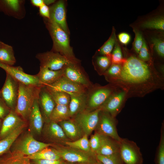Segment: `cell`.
<instances>
[{"mask_svg":"<svg viewBox=\"0 0 164 164\" xmlns=\"http://www.w3.org/2000/svg\"><path fill=\"white\" fill-rule=\"evenodd\" d=\"M118 38L121 43L125 45L129 43L131 39L130 35L126 32H121L118 35Z\"/></svg>","mask_w":164,"mask_h":164,"instance_id":"cell-47","label":"cell"},{"mask_svg":"<svg viewBox=\"0 0 164 164\" xmlns=\"http://www.w3.org/2000/svg\"><path fill=\"white\" fill-rule=\"evenodd\" d=\"M63 164H76V163L65 161Z\"/></svg>","mask_w":164,"mask_h":164,"instance_id":"cell-51","label":"cell"},{"mask_svg":"<svg viewBox=\"0 0 164 164\" xmlns=\"http://www.w3.org/2000/svg\"><path fill=\"white\" fill-rule=\"evenodd\" d=\"M42 135L51 144L66 145V142L70 141L59 124L52 121L44 123Z\"/></svg>","mask_w":164,"mask_h":164,"instance_id":"cell-13","label":"cell"},{"mask_svg":"<svg viewBox=\"0 0 164 164\" xmlns=\"http://www.w3.org/2000/svg\"><path fill=\"white\" fill-rule=\"evenodd\" d=\"M143 39L141 33L139 32L135 31V38L134 44V48L136 53H138L143 42Z\"/></svg>","mask_w":164,"mask_h":164,"instance_id":"cell-43","label":"cell"},{"mask_svg":"<svg viewBox=\"0 0 164 164\" xmlns=\"http://www.w3.org/2000/svg\"><path fill=\"white\" fill-rule=\"evenodd\" d=\"M38 98L34 101L28 120L29 132L35 138L41 136L45 123L39 108Z\"/></svg>","mask_w":164,"mask_h":164,"instance_id":"cell-18","label":"cell"},{"mask_svg":"<svg viewBox=\"0 0 164 164\" xmlns=\"http://www.w3.org/2000/svg\"><path fill=\"white\" fill-rule=\"evenodd\" d=\"M6 73L0 95L11 110L15 111L18 99L19 83L9 74Z\"/></svg>","mask_w":164,"mask_h":164,"instance_id":"cell-10","label":"cell"},{"mask_svg":"<svg viewBox=\"0 0 164 164\" xmlns=\"http://www.w3.org/2000/svg\"><path fill=\"white\" fill-rule=\"evenodd\" d=\"M101 110L100 108L92 111L85 110L71 118L80 126L84 135L88 136L96 128Z\"/></svg>","mask_w":164,"mask_h":164,"instance_id":"cell-8","label":"cell"},{"mask_svg":"<svg viewBox=\"0 0 164 164\" xmlns=\"http://www.w3.org/2000/svg\"><path fill=\"white\" fill-rule=\"evenodd\" d=\"M125 60L123 58L120 46L118 44L115 43L114 48L111 55V64H121L123 63Z\"/></svg>","mask_w":164,"mask_h":164,"instance_id":"cell-39","label":"cell"},{"mask_svg":"<svg viewBox=\"0 0 164 164\" xmlns=\"http://www.w3.org/2000/svg\"><path fill=\"white\" fill-rule=\"evenodd\" d=\"M26 125L27 121L15 111L11 110L9 114L3 119L0 131V140L18 129L26 127Z\"/></svg>","mask_w":164,"mask_h":164,"instance_id":"cell-16","label":"cell"},{"mask_svg":"<svg viewBox=\"0 0 164 164\" xmlns=\"http://www.w3.org/2000/svg\"><path fill=\"white\" fill-rule=\"evenodd\" d=\"M52 147L58 151L62 159L74 163L94 164L97 160L96 154L86 152L66 145L53 144Z\"/></svg>","mask_w":164,"mask_h":164,"instance_id":"cell-6","label":"cell"},{"mask_svg":"<svg viewBox=\"0 0 164 164\" xmlns=\"http://www.w3.org/2000/svg\"><path fill=\"white\" fill-rule=\"evenodd\" d=\"M50 19H53L62 29L69 35V30L66 18L65 2L59 0L50 8Z\"/></svg>","mask_w":164,"mask_h":164,"instance_id":"cell-20","label":"cell"},{"mask_svg":"<svg viewBox=\"0 0 164 164\" xmlns=\"http://www.w3.org/2000/svg\"><path fill=\"white\" fill-rule=\"evenodd\" d=\"M58 123L70 141L76 140L84 135L80 126L72 118Z\"/></svg>","mask_w":164,"mask_h":164,"instance_id":"cell-21","label":"cell"},{"mask_svg":"<svg viewBox=\"0 0 164 164\" xmlns=\"http://www.w3.org/2000/svg\"><path fill=\"white\" fill-rule=\"evenodd\" d=\"M118 88L99 107L101 111L108 113L114 117L121 111L127 99L126 92Z\"/></svg>","mask_w":164,"mask_h":164,"instance_id":"cell-12","label":"cell"},{"mask_svg":"<svg viewBox=\"0 0 164 164\" xmlns=\"http://www.w3.org/2000/svg\"><path fill=\"white\" fill-rule=\"evenodd\" d=\"M6 8L13 15L20 12L23 1L18 0H5L2 1Z\"/></svg>","mask_w":164,"mask_h":164,"instance_id":"cell-37","label":"cell"},{"mask_svg":"<svg viewBox=\"0 0 164 164\" xmlns=\"http://www.w3.org/2000/svg\"><path fill=\"white\" fill-rule=\"evenodd\" d=\"M71 118L68 105L56 104L50 117V121L58 123Z\"/></svg>","mask_w":164,"mask_h":164,"instance_id":"cell-26","label":"cell"},{"mask_svg":"<svg viewBox=\"0 0 164 164\" xmlns=\"http://www.w3.org/2000/svg\"><path fill=\"white\" fill-rule=\"evenodd\" d=\"M0 67L19 83L27 85H43L37 75H32L26 73L21 67L10 66L0 63Z\"/></svg>","mask_w":164,"mask_h":164,"instance_id":"cell-15","label":"cell"},{"mask_svg":"<svg viewBox=\"0 0 164 164\" xmlns=\"http://www.w3.org/2000/svg\"><path fill=\"white\" fill-rule=\"evenodd\" d=\"M117 124L115 117L112 116L107 112L101 110L99 121L95 131L101 135L109 137L120 142L122 138L118 134Z\"/></svg>","mask_w":164,"mask_h":164,"instance_id":"cell-9","label":"cell"},{"mask_svg":"<svg viewBox=\"0 0 164 164\" xmlns=\"http://www.w3.org/2000/svg\"><path fill=\"white\" fill-rule=\"evenodd\" d=\"M39 13L45 18L50 19V10L49 7L45 4L39 7Z\"/></svg>","mask_w":164,"mask_h":164,"instance_id":"cell-46","label":"cell"},{"mask_svg":"<svg viewBox=\"0 0 164 164\" xmlns=\"http://www.w3.org/2000/svg\"><path fill=\"white\" fill-rule=\"evenodd\" d=\"M141 26L144 28L164 30V18L162 16H159L145 21L142 23Z\"/></svg>","mask_w":164,"mask_h":164,"instance_id":"cell-34","label":"cell"},{"mask_svg":"<svg viewBox=\"0 0 164 164\" xmlns=\"http://www.w3.org/2000/svg\"><path fill=\"white\" fill-rule=\"evenodd\" d=\"M36 75L41 84L46 86L53 83L63 76V71L62 69L58 70H53L40 66L39 71Z\"/></svg>","mask_w":164,"mask_h":164,"instance_id":"cell-23","label":"cell"},{"mask_svg":"<svg viewBox=\"0 0 164 164\" xmlns=\"http://www.w3.org/2000/svg\"><path fill=\"white\" fill-rule=\"evenodd\" d=\"M110 83L125 91L127 98L144 97L164 87L161 75L153 71L145 62L134 56L125 60L120 74Z\"/></svg>","mask_w":164,"mask_h":164,"instance_id":"cell-1","label":"cell"},{"mask_svg":"<svg viewBox=\"0 0 164 164\" xmlns=\"http://www.w3.org/2000/svg\"><path fill=\"white\" fill-rule=\"evenodd\" d=\"M30 160L33 164H63L65 161L62 159L58 160L37 159Z\"/></svg>","mask_w":164,"mask_h":164,"instance_id":"cell-45","label":"cell"},{"mask_svg":"<svg viewBox=\"0 0 164 164\" xmlns=\"http://www.w3.org/2000/svg\"><path fill=\"white\" fill-rule=\"evenodd\" d=\"M121 70L122 65L121 64H112L104 75L106 80L110 82L119 75Z\"/></svg>","mask_w":164,"mask_h":164,"instance_id":"cell-38","label":"cell"},{"mask_svg":"<svg viewBox=\"0 0 164 164\" xmlns=\"http://www.w3.org/2000/svg\"><path fill=\"white\" fill-rule=\"evenodd\" d=\"M26 156L30 160H58L62 159L58 151L52 146L45 148L33 154Z\"/></svg>","mask_w":164,"mask_h":164,"instance_id":"cell-25","label":"cell"},{"mask_svg":"<svg viewBox=\"0 0 164 164\" xmlns=\"http://www.w3.org/2000/svg\"><path fill=\"white\" fill-rule=\"evenodd\" d=\"M154 47L156 52L160 56H164V42L163 40L159 38H153L152 39Z\"/></svg>","mask_w":164,"mask_h":164,"instance_id":"cell-41","label":"cell"},{"mask_svg":"<svg viewBox=\"0 0 164 164\" xmlns=\"http://www.w3.org/2000/svg\"><path fill=\"white\" fill-rule=\"evenodd\" d=\"M118 87L111 84L104 86L93 85L87 92L85 110L92 111L99 108Z\"/></svg>","mask_w":164,"mask_h":164,"instance_id":"cell-4","label":"cell"},{"mask_svg":"<svg viewBox=\"0 0 164 164\" xmlns=\"http://www.w3.org/2000/svg\"><path fill=\"white\" fill-rule=\"evenodd\" d=\"M55 0H43L44 4L47 5L54 2Z\"/></svg>","mask_w":164,"mask_h":164,"instance_id":"cell-49","label":"cell"},{"mask_svg":"<svg viewBox=\"0 0 164 164\" xmlns=\"http://www.w3.org/2000/svg\"><path fill=\"white\" fill-rule=\"evenodd\" d=\"M0 164H33L29 158L22 154L10 152L0 156Z\"/></svg>","mask_w":164,"mask_h":164,"instance_id":"cell-27","label":"cell"},{"mask_svg":"<svg viewBox=\"0 0 164 164\" xmlns=\"http://www.w3.org/2000/svg\"><path fill=\"white\" fill-rule=\"evenodd\" d=\"M155 164H164V125L162 124L160 140L155 158Z\"/></svg>","mask_w":164,"mask_h":164,"instance_id":"cell-35","label":"cell"},{"mask_svg":"<svg viewBox=\"0 0 164 164\" xmlns=\"http://www.w3.org/2000/svg\"><path fill=\"white\" fill-rule=\"evenodd\" d=\"M31 2L33 5L39 8L44 4L43 0H31Z\"/></svg>","mask_w":164,"mask_h":164,"instance_id":"cell-48","label":"cell"},{"mask_svg":"<svg viewBox=\"0 0 164 164\" xmlns=\"http://www.w3.org/2000/svg\"><path fill=\"white\" fill-rule=\"evenodd\" d=\"M11 110L2 98L0 97V119H3L9 114Z\"/></svg>","mask_w":164,"mask_h":164,"instance_id":"cell-44","label":"cell"},{"mask_svg":"<svg viewBox=\"0 0 164 164\" xmlns=\"http://www.w3.org/2000/svg\"><path fill=\"white\" fill-rule=\"evenodd\" d=\"M76 164H89L87 163H76Z\"/></svg>","mask_w":164,"mask_h":164,"instance_id":"cell-54","label":"cell"},{"mask_svg":"<svg viewBox=\"0 0 164 164\" xmlns=\"http://www.w3.org/2000/svg\"><path fill=\"white\" fill-rule=\"evenodd\" d=\"M96 70L99 75H104L111 64V57L103 56L97 57L95 61Z\"/></svg>","mask_w":164,"mask_h":164,"instance_id":"cell-32","label":"cell"},{"mask_svg":"<svg viewBox=\"0 0 164 164\" xmlns=\"http://www.w3.org/2000/svg\"><path fill=\"white\" fill-rule=\"evenodd\" d=\"M13 49L8 44L0 47V63L13 66L16 63Z\"/></svg>","mask_w":164,"mask_h":164,"instance_id":"cell-29","label":"cell"},{"mask_svg":"<svg viewBox=\"0 0 164 164\" xmlns=\"http://www.w3.org/2000/svg\"><path fill=\"white\" fill-rule=\"evenodd\" d=\"M44 22L53 42L51 51L59 53L72 62L79 63L70 45L69 35L53 19L45 18Z\"/></svg>","mask_w":164,"mask_h":164,"instance_id":"cell-2","label":"cell"},{"mask_svg":"<svg viewBox=\"0 0 164 164\" xmlns=\"http://www.w3.org/2000/svg\"><path fill=\"white\" fill-rule=\"evenodd\" d=\"M47 89L56 104L69 106L70 100L69 94L62 91Z\"/></svg>","mask_w":164,"mask_h":164,"instance_id":"cell-31","label":"cell"},{"mask_svg":"<svg viewBox=\"0 0 164 164\" xmlns=\"http://www.w3.org/2000/svg\"><path fill=\"white\" fill-rule=\"evenodd\" d=\"M53 144L37 140L28 131L16 139L10 148L11 152L26 156L46 147L52 146Z\"/></svg>","mask_w":164,"mask_h":164,"instance_id":"cell-5","label":"cell"},{"mask_svg":"<svg viewBox=\"0 0 164 164\" xmlns=\"http://www.w3.org/2000/svg\"><path fill=\"white\" fill-rule=\"evenodd\" d=\"M89 140L91 150L93 152L96 154V152L100 147L101 135L95 132L94 133L91 135L90 138Z\"/></svg>","mask_w":164,"mask_h":164,"instance_id":"cell-40","label":"cell"},{"mask_svg":"<svg viewBox=\"0 0 164 164\" xmlns=\"http://www.w3.org/2000/svg\"><path fill=\"white\" fill-rule=\"evenodd\" d=\"M39 108L44 122L50 121V117L56 104L52 97L46 87L42 86L38 98Z\"/></svg>","mask_w":164,"mask_h":164,"instance_id":"cell-19","label":"cell"},{"mask_svg":"<svg viewBox=\"0 0 164 164\" xmlns=\"http://www.w3.org/2000/svg\"><path fill=\"white\" fill-rule=\"evenodd\" d=\"M94 164H103L101 162H100L97 160L96 162Z\"/></svg>","mask_w":164,"mask_h":164,"instance_id":"cell-53","label":"cell"},{"mask_svg":"<svg viewBox=\"0 0 164 164\" xmlns=\"http://www.w3.org/2000/svg\"><path fill=\"white\" fill-rule=\"evenodd\" d=\"M3 120L0 119V131L1 128Z\"/></svg>","mask_w":164,"mask_h":164,"instance_id":"cell-52","label":"cell"},{"mask_svg":"<svg viewBox=\"0 0 164 164\" xmlns=\"http://www.w3.org/2000/svg\"><path fill=\"white\" fill-rule=\"evenodd\" d=\"M116 37L114 32H113L108 40L98 50L99 53L102 55L111 57V53L116 43Z\"/></svg>","mask_w":164,"mask_h":164,"instance_id":"cell-36","label":"cell"},{"mask_svg":"<svg viewBox=\"0 0 164 164\" xmlns=\"http://www.w3.org/2000/svg\"><path fill=\"white\" fill-rule=\"evenodd\" d=\"M36 57L40 62V66L53 70H60L67 64L73 62L59 53L51 51L38 53Z\"/></svg>","mask_w":164,"mask_h":164,"instance_id":"cell-11","label":"cell"},{"mask_svg":"<svg viewBox=\"0 0 164 164\" xmlns=\"http://www.w3.org/2000/svg\"><path fill=\"white\" fill-rule=\"evenodd\" d=\"M25 128L22 127L18 129L0 140V156L8 152L13 143L22 132Z\"/></svg>","mask_w":164,"mask_h":164,"instance_id":"cell-28","label":"cell"},{"mask_svg":"<svg viewBox=\"0 0 164 164\" xmlns=\"http://www.w3.org/2000/svg\"><path fill=\"white\" fill-rule=\"evenodd\" d=\"M79 63L71 62L62 68L63 76L73 82L89 88L93 85Z\"/></svg>","mask_w":164,"mask_h":164,"instance_id":"cell-14","label":"cell"},{"mask_svg":"<svg viewBox=\"0 0 164 164\" xmlns=\"http://www.w3.org/2000/svg\"></svg>","mask_w":164,"mask_h":164,"instance_id":"cell-55","label":"cell"},{"mask_svg":"<svg viewBox=\"0 0 164 164\" xmlns=\"http://www.w3.org/2000/svg\"><path fill=\"white\" fill-rule=\"evenodd\" d=\"M45 86L48 89L63 91L69 94L86 93L88 89L69 80L63 76L53 83Z\"/></svg>","mask_w":164,"mask_h":164,"instance_id":"cell-17","label":"cell"},{"mask_svg":"<svg viewBox=\"0 0 164 164\" xmlns=\"http://www.w3.org/2000/svg\"><path fill=\"white\" fill-rule=\"evenodd\" d=\"M96 157L103 164H123L119 152L107 155L97 154Z\"/></svg>","mask_w":164,"mask_h":164,"instance_id":"cell-33","label":"cell"},{"mask_svg":"<svg viewBox=\"0 0 164 164\" xmlns=\"http://www.w3.org/2000/svg\"><path fill=\"white\" fill-rule=\"evenodd\" d=\"M138 57L140 60L144 61H147L150 59V55L146 43L144 40L142 46L138 53Z\"/></svg>","mask_w":164,"mask_h":164,"instance_id":"cell-42","label":"cell"},{"mask_svg":"<svg viewBox=\"0 0 164 164\" xmlns=\"http://www.w3.org/2000/svg\"><path fill=\"white\" fill-rule=\"evenodd\" d=\"M120 144L119 153L123 164H143L142 155L136 142L122 138Z\"/></svg>","mask_w":164,"mask_h":164,"instance_id":"cell-7","label":"cell"},{"mask_svg":"<svg viewBox=\"0 0 164 164\" xmlns=\"http://www.w3.org/2000/svg\"><path fill=\"white\" fill-rule=\"evenodd\" d=\"M42 86L27 85L19 83V93L15 111L27 122L28 121L34 101L38 98Z\"/></svg>","mask_w":164,"mask_h":164,"instance_id":"cell-3","label":"cell"},{"mask_svg":"<svg viewBox=\"0 0 164 164\" xmlns=\"http://www.w3.org/2000/svg\"><path fill=\"white\" fill-rule=\"evenodd\" d=\"M7 44L0 41V47L6 45Z\"/></svg>","mask_w":164,"mask_h":164,"instance_id":"cell-50","label":"cell"},{"mask_svg":"<svg viewBox=\"0 0 164 164\" xmlns=\"http://www.w3.org/2000/svg\"><path fill=\"white\" fill-rule=\"evenodd\" d=\"M101 135L100 147L96 154L110 155L119 152L120 142L109 137Z\"/></svg>","mask_w":164,"mask_h":164,"instance_id":"cell-22","label":"cell"},{"mask_svg":"<svg viewBox=\"0 0 164 164\" xmlns=\"http://www.w3.org/2000/svg\"><path fill=\"white\" fill-rule=\"evenodd\" d=\"M88 137L86 135L84 134L81 138L76 140L66 142L65 145L86 152L96 154L91 149Z\"/></svg>","mask_w":164,"mask_h":164,"instance_id":"cell-30","label":"cell"},{"mask_svg":"<svg viewBox=\"0 0 164 164\" xmlns=\"http://www.w3.org/2000/svg\"><path fill=\"white\" fill-rule=\"evenodd\" d=\"M87 92L70 94V100L69 107L71 118L86 109Z\"/></svg>","mask_w":164,"mask_h":164,"instance_id":"cell-24","label":"cell"}]
</instances>
